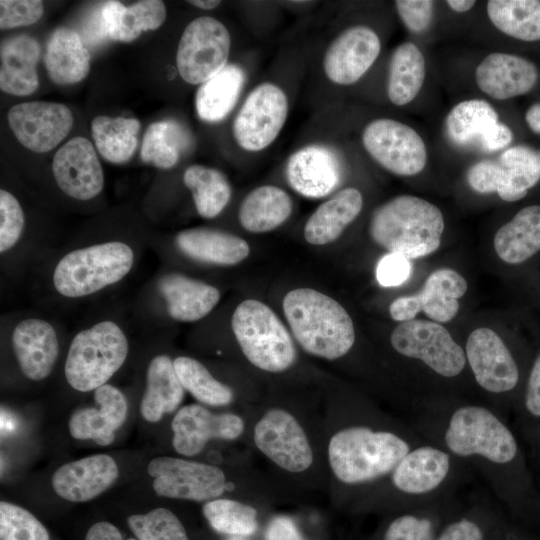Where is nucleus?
<instances>
[{"label":"nucleus","mask_w":540,"mask_h":540,"mask_svg":"<svg viewBox=\"0 0 540 540\" xmlns=\"http://www.w3.org/2000/svg\"><path fill=\"white\" fill-rule=\"evenodd\" d=\"M231 327L242 353L255 367L278 373L294 363L296 349L291 335L261 301H242L232 315Z\"/></svg>","instance_id":"obj_8"},{"label":"nucleus","mask_w":540,"mask_h":540,"mask_svg":"<svg viewBox=\"0 0 540 540\" xmlns=\"http://www.w3.org/2000/svg\"><path fill=\"white\" fill-rule=\"evenodd\" d=\"M265 537L266 540H304L293 520L284 516L271 520Z\"/></svg>","instance_id":"obj_55"},{"label":"nucleus","mask_w":540,"mask_h":540,"mask_svg":"<svg viewBox=\"0 0 540 540\" xmlns=\"http://www.w3.org/2000/svg\"><path fill=\"white\" fill-rule=\"evenodd\" d=\"M245 73L237 64H227L218 74L200 85L195 108L206 122L223 120L235 107L245 83Z\"/></svg>","instance_id":"obj_38"},{"label":"nucleus","mask_w":540,"mask_h":540,"mask_svg":"<svg viewBox=\"0 0 540 540\" xmlns=\"http://www.w3.org/2000/svg\"><path fill=\"white\" fill-rule=\"evenodd\" d=\"M468 469L444 448L425 440L371 487L368 495L392 511L433 503L455 496Z\"/></svg>","instance_id":"obj_3"},{"label":"nucleus","mask_w":540,"mask_h":540,"mask_svg":"<svg viewBox=\"0 0 540 540\" xmlns=\"http://www.w3.org/2000/svg\"><path fill=\"white\" fill-rule=\"evenodd\" d=\"M52 172L61 191L76 200H90L104 186V174L96 151L84 137L72 138L57 150Z\"/></svg>","instance_id":"obj_19"},{"label":"nucleus","mask_w":540,"mask_h":540,"mask_svg":"<svg viewBox=\"0 0 540 540\" xmlns=\"http://www.w3.org/2000/svg\"><path fill=\"white\" fill-rule=\"evenodd\" d=\"M43 12V2L39 0H1L0 28L31 25L41 18Z\"/></svg>","instance_id":"obj_51"},{"label":"nucleus","mask_w":540,"mask_h":540,"mask_svg":"<svg viewBox=\"0 0 540 540\" xmlns=\"http://www.w3.org/2000/svg\"><path fill=\"white\" fill-rule=\"evenodd\" d=\"M514 408L522 436L540 454V351L530 366Z\"/></svg>","instance_id":"obj_47"},{"label":"nucleus","mask_w":540,"mask_h":540,"mask_svg":"<svg viewBox=\"0 0 540 540\" xmlns=\"http://www.w3.org/2000/svg\"><path fill=\"white\" fill-rule=\"evenodd\" d=\"M362 207L363 197L358 189L340 190L309 217L304 227L305 240L313 245L335 241L360 214Z\"/></svg>","instance_id":"obj_32"},{"label":"nucleus","mask_w":540,"mask_h":540,"mask_svg":"<svg viewBox=\"0 0 540 540\" xmlns=\"http://www.w3.org/2000/svg\"><path fill=\"white\" fill-rule=\"evenodd\" d=\"M140 122L136 118L96 116L91 135L101 156L114 164L130 160L138 145Z\"/></svg>","instance_id":"obj_41"},{"label":"nucleus","mask_w":540,"mask_h":540,"mask_svg":"<svg viewBox=\"0 0 540 540\" xmlns=\"http://www.w3.org/2000/svg\"><path fill=\"white\" fill-rule=\"evenodd\" d=\"M499 122L497 111L482 99H469L456 104L445 121L448 138L456 145H479Z\"/></svg>","instance_id":"obj_42"},{"label":"nucleus","mask_w":540,"mask_h":540,"mask_svg":"<svg viewBox=\"0 0 540 540\" xmlns=\"http://www.w3.org/2000/svg\"><path fill=\"white\" fill-rule=\"evenodd\" d=\"M493 245L504 263L521 264L540 251V205L519 210L495 233Z\"/></svg>","instance_id":"obj_35"},{"label":"nucleus","mask_w":540,"mask_h":540,"mask_svg":"<svg viewBox=\"0 0 540 540\" xmlns=\"http://www.w3.org/2000/svg\"><path fill=\"white\" fill-rule=\"evenodd\" d=\"M413 407L412 427L475 470L512 521L540 522V493L504 413L455 397L420 399Z\"/></svg>","instance_id":"obj_1"},{"label":"nucleus","mask_w":540,"mask_h":540,"mask_svg":"<svg viewBox=\"0 0 540 540\" xmlns=\"http://www.w3.org/2000/svg\"><path fill=\"white\" fill-rule=\"evenodd\" d=\"M85 540H123V537L115 525L107 521H100L89 528Z\"/></svg>","instance_id":"obj_57"},{"label":"nucleus","mask_w":540,"mask_h":540,"mask_svg":"<svg viewBox=\"0 0 540 540\" xmlns=\"http://www.w3.org/2000/svg\"><path fill=\"white\" fill-rule=\"evenodd\" d=\"M525 525L511 520L508 525L504 540H538L532 534L526 531Z\"/></svg>","instance_id":"obj_58"},{"label":"nucleus","mask_w":540,"mask_h":540,"mask_svg":"<svg viewBox=\"0 0 540 540\" xmlns=\"http://www.w3.org/2000/svg\"><path fill=\"white\" fill-rule=\"evenodd\" d=\"M509 523L494 503L476 499L468 506H459L435 540H504Z\"/></svg>","instance_id":"obj_27"},{"label":"nucleus","mask_w":540,"mask_h":540,"mask_svg":"<svg viewBox=\"0 0 540 540\" xmlns=\"http://www.w3.org/2000/svg\"><path fill=\"white\" fill-rule=\"evenodd\" d=\"M283 311L302 348L327 360L339 359L355 343L353 321L335 299L311 288H297L283 299Z\"/></svg>","instance_id":"obj_4"},{"label":"nucleus","mask_w":540,"mask_h":540,"mask_svg":"<svg viewBox=\"0 0 540 540\" xmlns=\"http://www.w3.org/2000/svg\"><path fill=\"white\" fill-rule=\"evenodd\" d=\"M538 76V70L531 61L504 52L488 54L475 71L477 86L496 100H507L530 92Z\"/></svg>","instance_id":"obj_25"},{"label":"nucleus","mask_w":540,"mask_h":540,"mask_svg":"<svg viewBox=\"0 0 540 540\" xmlns=\"http://www.w3.org/2000/svg\"><path fill=\"white\" fill-rule=\"evenodd\" d=\"M289 185L307 198L330 194L340 182V162L329 147L309 145L293 153L286 165Z\"/></svg>","instance_id":"obj_24"},{"label":"nucleus","mask_w":540,"mask_h":540,"mask_svg":"<svg viewBox=\"0 0 540 540\" xmlns=\"http://www.w3.org/2000/svg\"><path fill=\"white\" fill-rule=\"evenodd\" d=\"M446 3L453 11L464 13L469 11L476 2L471 0H448Z\"/></svg>","instance_id":"obj_60"},{"label":"nucleus","mask_w":540,"mask_h":540,"mask_svg":"<svg viewBox=\"0 0 540 540\" xmlns=\"http://www.w3.org/2000/svg\"><path fill=\"white\" fill-rule=\"evenodd\" d=\"M173 365L184 390L198 401L210 406H224L233 401L231 388L215 379L198 360L179 356L173 360Z\"/></svg>","instance_id":"obj_45"},{"label":"nucleus","mask_w":540,"mask_h":540,"mask_svg":"<svg viewBox=\"0 0 540 540\" xmlns=\"http://www.w3.org/2000/svg\"><path fill=\"white\" fill-rule=\"evenodd\" d=\"M288 114L285 92L271 82L261 83L247 96L233 123V135L244 150L257 152L279 135Z\"/></svg>","instance_id":"obj_14"},{"label":"nucleus","mask_w":540,"mask_h":540,"mask_svg":"<svg viewBox=\"0 0 540 540\" xmlns=\"http://www.w3.org/2000/svg\"><path fill=\"white\" fill-rule=\"evenodd\" d=\"M230 44L229 31L219 20L209 16L192 20L177 48L179 75L189 84H203L227 65Z\"/></svg>","instance_id":"obj_11"},{"label":"nucleus","mask_w":540,"mask_h":540,"mask_svg":"<svg viewBox=\"0 0 540 540\" xmlns=\"http://www.w3.org/2000/svg\"><path fill=\"white\" fill-rule=\"evenodd\" d=\"M44 64L54 83L75 84L90 71V53L76 31L60 27L48 39Z\"/></svg>","instance_id":"obj_33"},{"label":"nucleus","mask_w":540,"mask_h":540,"mask_svg":"<svg viewBox=\"0 0 540 540\" xmlns=\"http://www.w3.org/2000/svg\"><path fill=\"white\" fill-rule=\"evenodd\" d=\"M392 349L439 381L456 382L468 368L464 348L440 323L413 319L400 322L391 335Z\"/></svg>","instance_id":"obj_9"},{"label":"nucleus","mask_w":540,"mask_h":540,"mask_svg":"<svg viewBox=\"0 0 540 540\" xmlns=\"http://www.w3.org/2000/svg\"><path fill=\"white\" fill-rule=\"evenodd\" d=\"M189 3L203 10H211L220 5V1L215 0H194Z\"/></svg>","instance_id":"obj_61"},{"label":"nucleus","mask_w":540,"mask_h":540,"mask_svg":"<svg viewBox=\"0 0 540 540\" xmlns=\"http://www.w3.org/2000/svg\"><path fill=\"white\" fill-rule=\"evenodd\" d=\"M183 397L184 388L171 358L164 354L155 356L146 371V388L139 408L142 417L156 423L164 414L175 411Z\"/></svg>","instance_id":"obj_34"},{"label":"nucleus","mask_w":540,"mask_h":540,"mask_svg":"<svg viewBox=\"0 0 540 540\" xmlns=\"http://www.w3.org/2000/svg\"><path fill=\"white\" fill-rule=\"evenodd\" d=\"M25 216L19 201L7 190H0V252L6 253L20 240Z\"/></svg>","instance_id":"obj_50"},{"label":"nucleus","mask_w":540,"mask_h":540,"mask_svg":"<svg viewBox=\"0 0 540 540\" xmlns=\"http://www.w3.org/2000/svg\"><path fill=\"white\" fill-rule=\"evenodd\" d=\"M467 289V281L460 273L451 268H440L427 277L417 294L395 299L389 306V313L394 320L404 322L415 319L422 311L432 321L446 323L457 315L458 299Z\"/></svg>","instance_id":"obj_16"},{"label":"nucleus","mask_w":540,"mask_h":540,"mask_svg":"<svg viewBox=\"0 0 540 540\" xmlns=\"http://www.w3.org/2000/svg\"><path fill=\"white\" fill-rule=\"evenodd\" d=\"M147 472L154 478V491L162 497L210 501L219 498L227 488L224 472L201 462L158 456L148 463Z\"/></svg>","instance_id":"obj_13"},{"label":"nucleus","mask_w":540,"mask_h":540,"mask_svg":"<svg viewBox=\"0 0 540 540\" xmlns=\"http://www.w3.org/2000/svg\"><path fill=\"white\" fill-rule=\"evenodd\" d=\"M0 540H50L45 526L28 510L0 503Z\"/></svg>","instance_id":"obj_49"},{"label":"nucleus","mask_w":540,"mask_h":540,"mask_svg":"<svg viewBox=\"0 0 540 540\" xmlns=\"http://www.w3.org/2000/svg\"><path fill=\"white\" fill-rule=\"evenodd\" d=\"M175 241L187 257L219 266L238 264L250 252L248 243L242 238L209 228L183 230L177 234Z\"/></svg>","instance_id":"obj_29"},{"label":"nucleus","mask_w":540,"mask_h":540,"mask_svg":"<svg viewBox=\"0 0 540 540\" xmlns=\"http://www.w3.org/2000/svg\"><path fill=\"white\" fill-rule=\"evenodd\" d=\"M194 142L192 133L183 124L172 119L157 121L144 134L140 156L144 163L170 169L193 149Z\"/></svg>","instance_id":"obj_37"},{"label":"nucleus","mask_w":540,"mask_h":540,"mask_svg":"<svg viewBox=\"0 0 540 540\" xmlns=\"http://www.w3.org/2000/svg\"><path fill=\"white\" fill-rule=\"evenodd\" d=\"M169 316L181 322H194L208 315L220 299L219 290L203 281L180 273H168L158 282Z\"/></svg>","instance_id":"obj_26"},{"label":"nucleus","mask_w":540,"mask_h":540,"mask_svg":"<svg viewBox=\"0 0 540 540\" xmlns=\"http://www.w3.org/2000/svg\"><path fill=\"white\" fill-rule=\"evenodd\" d=\"M444 217L433 203L414 195H399L372 214V240L389 253L415 259L435 252L441 244Z\"/></svg>","instance_id":"obj_5"},{"label":"nucleus","mask_w":540,"mask_h":540,"mask_svg":"<svg viewBox=\"0 0 540 540\" xmlns=\"http://www.w3.org/2000/svg\"><path fill=\"white\" fill-rule=\"evenodd\" d=\"M96 407L77 409L68 421L70 435L79 440H93L108 446L115 439V431L125 422L127 401L116 387L105 384L94 390Z\"/></svg>","instance_id":"obj_23"},{"label":"nucleus","mask_w":540,"mask_h":540,"mask_svg":"<svg viewBox=\"0 0 540 540\" xmlns=\"http://www.w3.org/2000/svg\"><path fill=\"white\" fill-rule=\"evenodd\" d=\"M127 540H138V539H136V538H128Z\"/></svg>","instance_id":"obj_63"},{"label":"nucleus","mask_w":540,"mask_h":540,"mask_svg":"<svg viewBox=\"0 0 540 540\" xmlns=\"http://www.w3.org/2000/svg\"><path fill=\"white\" fill-rule=\"evenodd\" d=\"M12 349L22 374L33 381L47 378L59 354L55 328L41 318H26L13 329Z\"/></svg>","instance_id":"obj_22"},{"label":"nucleus","mask_w":540,"mask_h":540,"mask_svg":"<svg viewBox=\"0 0 540 540\" xmlns=\"http://www.w3.org/2000/svg\"><path fill=\"white\" fill-rule=\"evenodd\" d=\"M115 460L107 454L90 455L60 466L52 475L54 492L70 502H86L107 490L118 478Z\"/></svg>","instance_id":"obj_21"},{"label":"nucleus","mask_w":540,"mask_h":540,"mask_svg":"<svg viewBox=\"0 0 540 540\" xmlns=\"http://www.w3.org/2000/svg\"><path fill=\"white\" fill-rule=\"evenodd\" d=\"M499 170V162L491 160L479 161L468 169L467 182L478 193L496 192Z\"/></svg>","instance_id":"obj_53"},{"label":"nucleus","mask_w":540,"mask_h":540,"mask_svg":"<svg viewBox=\"0 0 540 540\" xmlns=\"http://www.w3.org/2000/svg\"><path fill=\"white\" fill-rule=\"evenodd\" d=\"M228 540H247V539H245V537L233 536V537H230Z\"/></svg>","instance_id":"obj_62"},{"label":"nucleus","mask_w":540,"mask_h":540,"mask_svg":"<svg viewBox=\"0 0 540 540\" xmlns=\"http://www.w3.org/2000/svg\"><path fill=\"white\" fill-rule=\"evenodd\" d=\"M425 80V58L412 42L393 51L388 69L387 95L396 106H404L419 94Z\"/></svg>","instance_id":"obj_39"},{"label":"nucleus","mask_w":540,"mask_h":540,"mask_svg":"<svg viewBox=\"0 0 540 540\" xmlns=\"http://www.w3.org/2000/svg\"><path fill=\"white\" fill-rule=\"evenodd\" d=\"M364 414L337 430L328 443V462L344 486H374L424 439L412 425Z\"/></svg>","instance_id":"obj_2"},{"label":"nucleus","mask_w":540,"mask_h":540,"mask_svg":"<svg viewBox=\"0 0 540 540\" xmlns=\"http://www.w3.org/2000/svg\"><path fill=\"white\" fill-rule=\"evenodd\" d=\"M183 182L191 191L195 208L203 218L218 216L230 201V183L219 170L191 165L184 172Z\"/></svg>","instance_id":"obj_44"},{"label":"nucleus","mask_w":540,"mask_h":540,"mask_svg":"<svg viewBox=\"0 0 540 540\" xmlns=\"http://www.w3.org/2000/svg\"><path fill=\"white\" fill-rule=\"evenodd\" d=\"M409 273V260L401 255L389 253L378 263L376 277L382 286H397L407 279Z\"/></svg>","instance_id":"obj_54"},{"label":"nucleus","mask_w":540,"mask_h":540,"mask_svg":"<svg viewBox=\"0 0 540 540\" xmlns=\"http://www.w3.org/2000/svg\"><path fill=\"white\" fill-rule=\"evenodd\" d=\"M128 351L126 334L116 322H97L73 337L64 365L65 378L77 391H94L121 368Z\"/></svg>","instance_id":"obj_7"},{"label":"nucleus","mask_w":540,"mask_h":540,"mask_svg":"<svg viewBox=\"0 0 540 540\" xmlns=\"http://www.w3.org/2000/svg\"><path fill=\"white\" fill-rule=\"evenodd\" d=\"M106 37L131 42L143 31L159 28L166 18V7L160 0H143L129 7L119 1H108L100 7Z\"/></svg>","instance_id":"obj_31"},{"label":"nucleus","mask_w":540,"mask_h":540,"mask_svg":"<svg viewBox=\"0 0 540 540\" xmlns=\"http://www.w3.org/2000/svg\"><path fill=\"white\" fill-rule=\"evenodd\" d=\"M40 57V45L28 35L6 39L0 49V88L3 92L27 96L39 85L36 65Z\"/></svg>","instance_id":"obj_28"},{"label":"nucleus","mask_w":540,"mask_h":540,"mask_svg":"<svg viewBox=\"0 0 540 540\" xmlns=\"http://www.w3.org/2000/svg\"><path fill=\"white\" fill-rule=\"evenodd\" d=\"M459 506L453 496L394 511L379 540H435L443 524Z\"/></svg>","instance_id":"obj_30"},{"label":"nucleus","mask_w":540,"mask_h":540,"mask_svg":"<svg viewBox=\"0 0 540 540\" xmlns=\"http://www.w3.org/2000/svg\"><path fill=\"white\" fill-rule=\"evenodd\" d=\"M539 155H540V153H539Z\"/></svg>","instance_id":"obj_64"},{"label":"nucleus","mask_w":540,"mask_h":540,"mask_svg":"<svg viewBox=\"0 0 540 540\" xmlns=\"http://www.w3.org/2000/svg\"><path fill=\"white\" fill-rule=\"evenodd\" d=\"M73 122L71 110L56 102H24L8 112V123L17 140L36 153L55 148L69 134Z\"/></svg>","instance_id":"obj_17"},{"label":"nucleus","mask_w":540,"mask_h":540,"mask_svg":"<svg viewBox=\"0 0 540 540\" xmlns=\"http://www.w3.org/2000/svg\"><path fill=\"white\" fill-rule=\"evenodd\" d=\"M366 152L387 171L399 176L420 173L427 163L422 137L409 125L390 118H379L362 133Z\"/></svg>","instance_id":"obj_12"},{"label":"nucleus","mask_w":540,"mask_h":540,"mask_svg":"<svg viewBox=\"0 0 540 540\" xmlns=\"http://www.w3.org/2000/svg\"><path fill=\"white\" fill-rule=\"evenodd\" d=\"M498 196L506 202L524 198L540 180V155L530 147L506 149L500 158Z\"/></svg>","instance_id":"obj_40"},{"label":"nucleus","mask_w":540,"mask_h":540,"mask_svg":"<svg viewBox=\"0 0 540 540\" xmlns=\"http://www.w3.org/2000/svg\"><path fill=\"white\" fill-rule=\"evenodd\" d=\"M134 251L121 241H107L77 248L56 264L52 281L67 298H81L118 283L131 271Z\"/></svg>","instance_id":"obj_6"},{"label":"nucleus","mask_w":540,"mask_h":540,"mask_svg":"<svg viewBox=\"0 0 540 540\" xmlns=\"http://www.w3.org/2000/svg\"><path fill=\"white\" fill-rule=\"evenodd\" d=\"M380 50V39L370 27H349L327 48L323 58L324 72L336 84H353L373 65Z\"/></svg>","instance_id":"obj_20"},{"label":"nucleus","mask_w":540,"mask_h":540,"mask_svg":"<svg viewBox=\"0 0 540 540\" xmlns=\"http://www.w3.org/2000/svg\"><path fill=\"white\" fill-rule=\"evenodd\" d=\"M486 9L500 32L521 41L540 40L539 0H489Z\"/></svg>","instance_id":"obj_43"},{"label":"nucleus","mask_w":540,"mask_h":540,"mask_svg":"<svg viewBox=\"0 0 540 540\" xmlns=\"http://www.w3.org/2000/svg\"><path fill=\"white\" fill-rule=\"evenodd\" d=\"M525 120L534 133L540 134V102L528 108L525 114Z\"/></svg>","instance_id":"obj_59"},{"label":"nucleus","mask_w":540,"mask_h":540,"mask_svg":"<svg viewBox=\"0 0 540 540\" xmlns=\"http://www.w3.org/2000/svg\"><path fill=\"white\" fill-rule=\"evenodd\" d=\"M127 522L138 540H189L179 518L166 508L131 515Z\"/></svg>","instance_id":"obj_48"},{"label":"nucleus","mask_w":540,"mask_h":540,"mask_svg":"<svg viewBox=\"0 0 540 540\" xmlns=\"http://www.w3.org/2000/svg\"><path fill=\"white\" fill-rule=\"evenodd\" d=\"M202 512L215 531L231 537L250 536L258 527L257 510L240 501L216 498L207 501Z\"/></svg>","instance_id":"obj_46"},{"label":"nucleus","mask_w":540,"mask_h":540,"mask_svg":"<svg viewBox=\"0 0 540 540\" xmlns=\"http://www.w3.org/2000/svg\"><path fill=\"white\" fill-rule=\"evenodd\" d=\"M467 366L477 386L501 407H515L521 383L520 364L511 348L494 330L479 327L464 346Z\"/></svg>","instance_id":"obj_10"},{"label":"nucleus","mask_w":540,"mask_h":540,"mask_svg":"<svg viewBox=\"0 0 540 540\" xmlns=\"http://www.w3.org/2000/svg\"><path fill=\"white\" fill-rule=\"evenodd\" d=\"M293 203L283 189L264 185L252 190L242 201L238 218L252 233H264L283 224L292 213Z\"/></svg>","instance_id":"obj_36"},{"label":"nucleus","mask_w":540,"mask_h":540,"mask_svg":"<svg viewBox=\"0 0 540 540\" xmlns=\"http://www.w3.org/2000/svg\"><path fill=\"white\" fill-rule=\"evenodd\" d=\"M171 429L174 450L189 457L199 454L210 440L237 439L244 431V421L233 413L214 414L199 404H189L177 411Z\"/></svg>","instance_id":"obj_18"},{"label":"nucleus","mask_w":540,"mask_h":540,"mask_svg":"<svg viewBox=\"0 0 540 540\" xmlns=\"http://www.w3.org/2000/svg\"><path fill=\"white\" fill-rule=\"evenodd\" d=\"M256 447L281 469L300 473L313 463V452L307 435L288 411L273 408L254 427Z\"/></svg>","instance_id":"obj_15"},{"label":"nucleus","mask_w":540,"mask_h":540,"mask_svg":"<svg viewBox=\"0 0 540 540\" xmlns=\"http://www.w3.org/2000/svg\"><path fill=\"white\" fill-rule=\"evenodd\" d=\"M397 13L413 33L425 31L433 19L434 2L430 0H397L395 1Z\"/></svg>","instance_id":"obj_52"},{"label":"nucleus","mask_w":540,"mask_h":540,"mask_svg":"<svg viewBox=\"0 0 540 540\" xmlns=\"http://www.w3.org/2000/svg\"><path fill=\"white\" fill-rule=\"evenodd\" d=\"M513 139L512 130L498 122L483 139L480 146L486 151H497L507 147Z\"/></svg>","instance_id":"obj_56"}]
</instances>
